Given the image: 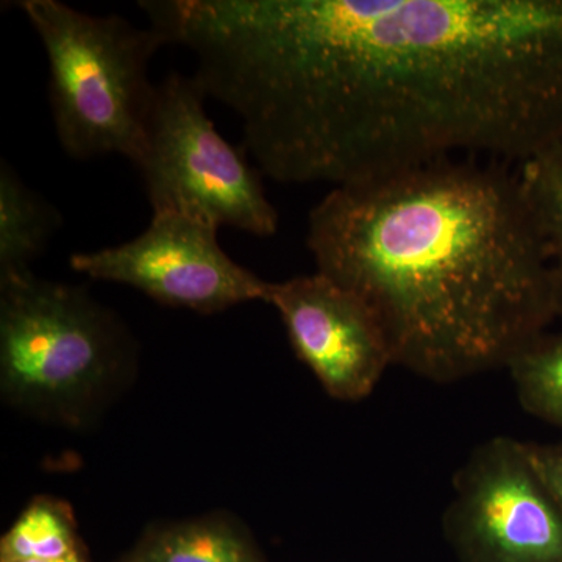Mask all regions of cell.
Instances as JSON below:
<instances>
[{"label": "cell", "instance_id": "cell-1", "mask_svg": "<svg viewBox=\"0 0 562 562\" xmlns=\"http://www.w3.org/2000/svg\"><path fill=\"white\" fill-rule=\"evenodd\" d=\"M262 176L333 188L562 139V0H146Z\"/></svg>", "mask_w": 562, "mask_h": 562}, {"label": "cell", "instance_id": "cell-2", "mask_svg": "<svg viewBox=\"0 0 562 562\" xmlns=\"http://www.w3.org/2000/svg\"><path fill=\"white\" fill-rule=\"evenodd\" d=\"M306 247L379 317L392 364L435 383L508 368L557 319L549 250L519 171L446 160L331 188Z\"/></svg>", "mask_w": 562, "mask_h": 562}, {"label": "cell", "instance_id": "cell-3", "mask_svg": "<svg viewBox=\"0 0 562 562\" xmlns=\"http://www.w3.org/2000/svg\"><path fill=\"white\" fill-rule=\"evenodd\" d=\"M18 7L49 60L63 150L77 160L120 154L136 165L157 91L149 65L168 38L151 25L140 29L116 14L94 16L60 0H22Z\"/></svg>", "mask_w": 562, "mask_h": 562}, {"label": "cell", "instance_id": "cell-4", "mask_svg": "<svg viewBox=\"0 0 562 562\" xmlns=\"http://www.w3.org/2000/svg\"><path fill=\"white\" fill-rule=\"evenodd\" d=\"M0 373L11 401L70 413L105 390L127 355L120 322L80 288L0 277Z\"/></svg>", "mask_w": 562, "mask_h": 562}, {"label": "cell", "instance_id": "cell-5", "mask_svg": "<svg viewBox=\"0 0 562 562\" xmlns=\"http://www.w3.org/2000/svg\"><path fill=\"white\" fill-rule=\"evenodd\" d=\"M198 77L173 72L157 85L136 168L154 211H180L216 227L269 238L279 214L266 198L262 172L222 138L205 111Z\"/></svg>", "mask_w": 562, "mask_h": 562}, {"label": "cell", "instance_id": "cell-6", "mask_svg": "<svg viewBox=\"0 0 562 562\" xmlns=\"http://www.w3.org/2000/svg\"><path fill=\"white\" fill-rule=\"evenodd\" d=\"M443 531L461 562H562V512L527 442L506 436L473 450L454 480Z\"/></svg>", "mask_w": 562, "mask_h": 562}, {"label": "cell", "instance_id": "cell-7", "mask_svg": "<svg viewBox=\"0 0 562 562\" xmlns=\"http://www.w3.org/2000/svg\"><path fill=\"white\" fill-rule=\"evenodd\" d=\"M217 231L191 214L154 211L149 227L132 241L79 251L69 265L90 279L128 284L165 305L202 314L265 302L269 281L233 261Z\"/></svg>", "mask_w": 562, "mask_h": 562}, {"label": "cell", "instance_id": "cell-8", "mask_svg": "<svg viewBox=\"0 0 562 562\" xmlns=\"http://www.w3.org/2000/svg\"><path fill=\"white\" fill-rule=\"evenodd\" d=\"M265 302L279 312L292 349L333 398L369 397L394 366L371 306L325 273L269 283Z\"/></svg>", "mask_w": 562, "mask_h": 562}, {"label": "cell", "instance_id": "cell-9", "mask_svg": "<svg viewBox=\"0 0 562 562\" xmlns=\"http://www.w3.org/2000/svg\"><path fill=\"white\" fill-rule=\"evenodd\" d=\"M60 213L0 162V277L31 272L58 231Z\"/></svg>", "mask_w": 562, "mask_h": 562}, {"label": "cell", "instance_id": "cell-10", "mask_svg": "<svg viewBox=\"0 0 562 562\" xmlns=\"http://www.w3.org/2000/svg\"><path fill=\"white\" fill-rule=\"evenodd\" d=\"M506 369L525 412L562 431V333L536 336Z\"/></svg>", "mask_w": 562, "mask_h": 562}, {"label": "cell", "instance_id": "cell-11", "mask_svg": "<svg viewBox=\"0 0 562 562\" xmlns=\"http://www.w3.org/2000/svg\"><path fill=\"white\" fill-rule=\"evenodd\" d=\"M552 269L554 306L562 317V139L517 166Z\"/></svg>", "mask_w": 562, "mask_h": 562}, {"label": "cell", "instance_id": "cell-12", "mask_svg": "<svg viewBox=\"0 0 562 562\" xmlns=\"http://www.w3.org/2000/svg\"><path fill=\"white\" fill-rule=\"evenodd\" d=\"M139 562H258L249 543L227 524L195 522L162 532Z\"/></svg>", "mask_w": 562, "mask_h": 562}, {"label": "cell", "instance_id": "cell-13", "mask_svg": "<svg viewBox=\"0 0 562 562\" xmlns=\"http://www.w3.org/2000/svg\"><path fill=\"white\" fill-rule=\"evenodd\" d=\"M76 552L68 517L47 502L25 509L2 541V562L54 560Z\"/></svg>", "mask_w": 562, "mask_h": 562}, {"label": "cell", "instance_id": "cell-14", "mask_svg": "<svg viewBox=\"0 0 562 562\" xmlns=\"http://www.w3.org/2000/svg\"><path fill=\"white\" fill-rule=\"evenodd\" d=\"M532 464L543 483L552 492L562 512V441L558 443H527Z\"/></svg>", "mask_w": 562, "mask_h": 562}, {"label": "cell", "instance_id": "cell-15", "mask_svg": "<svg viewBox=\"0 0 562 562\" xmlns=\"http://www.w3.org/2000/svg\"><path fill=\"white\" fill-rule=\"evenodd\" d=\"M13 562H85L81 560L79 553L68 554V557L54 558V560H40V558H33V560H20Z\"/></svg>", "mask_w": 562, "mask_h": 562}]
</instances>
